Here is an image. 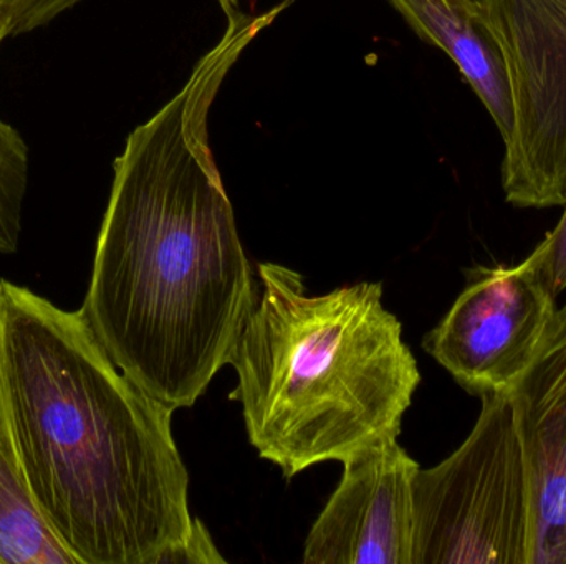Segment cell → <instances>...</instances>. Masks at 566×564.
<instances>
[{
	"label": "cell",
	"instance_id": "obj_1",
	"mask_svg": "<svg viewBox=\"0 0 566 564\" xmlns=\"http://www.w3.org/2000/svg\"><path fill=\"white\" fill-rule=\"evenodd\" d=\"M290 3L229 17L178 95L129 132L113 162L80 310L113 363L172 411L195 406L228 366L258 304L209 115L242 53Z\"/></svg>",
	"mask_w": 566,
	"mask_h": 564
},
{
	"label": "cell",
	"instance_id": "obj_2",
	"mask_svg": "<svg viewBox=\"0 0 566 564\" xmlns=\"http://www.w3.org/2000/svg\"><path fill=\"white\" fill-rule=\"evenodd\" d=\"M172 413L113 363L82 310L0 280V423L76 564H161L191 532Z\"/></svg>",
	"mask_w": 566,
	"mask_h": 564
},
{
	"label": "cell",
	"instance_id": "obj_3",
	"mask_svg": "<svg viewBox=\"0 0 566 564\" xmlns=\"http://www.w3.org/2000/svg\"><path fill=\"white\" fill-rule=\"evenodd\" d=\"M258 304L229 364L249 440L295 477L316 464L398 439L421 383L382 285L308 295L302 275L259 265Z\"/></svg>",
	"mask_w": 566,
	"mask_h": 564
},
{
	"label": "cell",
	"instance_id": "obj_4",
	"mask_svg": "<svg viewBox=\"0 0 566 564\" xmlns=\"http://www.w3.org/2000/svg\"><path fill=\"white\" fill-rule=\"evenodd\" d=\"M481 400L462 446L416 473L415 564H531V492L511 397Z\"/></svg>",
	"mask_w": 566,
	"mask_h": 564
},
{
	"label": "cell",
	"instance_id": "obj_5",
	"mask_svg": "<svg viewBox=\"0 0 566 564\" xmlns=\"http://www.w3.org/2000/svg\"><path fill=\"white\" fill-rule=\"evenodd\" d=\"M511 83L502 189L521 209L566 202V0H479Z\"/></svg>",
	"mask_w": 566,
	"mask_h": 564
},
{
	"label": "cell",
	"instance_id": "obj_6",
	"mask_svg": "<svg viewBox=\"0 0 566 564\" xmlns=\"http://www.w3.org/2000/svg\"><path fill=\"white\" fill-rule=\"evenodd\" d=\"M557 310V295L527 260L479 267L422 344L472 396L509 393Z\"/></svg>",
	"mask_w": 566,
	"mask_h": 564
},
{
	"label": "cell",
	"instance_id": "obj_7",
	"mask_svg": "<svg viewBox=\"0 0 566 564\" xmlns=\"http://www.w3.org/2000/svg\"><path fill=\"white\" fill-rule=\"evenodd\" d=\"M342 482L310 530L305 564H415V477L388 440L343 462Z\"/></svg>",
	"mask_w": 566,
	"mask_h": 564
},
{
	"label": "cell",
	"instance_id": "obj_8",
	"mask_svg": "<svg viewBox=\"0 0 566 564\" xmlns=\"http://www.w3.org/2000/svg\"><path fill=\"white\" fill-rule=\"evenodd\" d=\"M507 394L531 492V564H566V304Z\"/></svg>",
	"mask_w": 566,
	"mask_h": 564
},
{
	"label": "cell",
	"instance_id": "obj_9",
	"mask_svg": "<svg viewBox=\"0 0 566 564\" xmlns=\"http://www.w3.org/2000/svg\"><path fill=\"white\" fill-rule=\"evenodd\" d=\"M426 42L441 49L458 66L501 132L514 125L511 83L501 46L481 12L444 0H389Z\"/></svg>",
	"mask_w": 566,
	"mask_h": 564
},
{
	"label": "cell",
	"instance_id": "obj_10",
	"mask_svg": "<svg viewBox=\"0 0 566 564\" xmlns=\"http://www.w3.org/2000/svg\"><path fill=\"white\" fill-rule=\"evenodd\" d=\"M0 564H76L40 515L0 423Z\"/></svg>",
	"mask_w": 566,
	"mask_h": 564
},
{
	"label": "cell",
	"instance_id": "obj_11",
	"mask_svg": "<svg viewBox=\"0 0 566 564\" xmlns=\"http://www.w3.org/2000/svg\"><path fill=\"white\" fill-rule=\"evenodd\" d=\"M29 188V146L0 118V254H13L22 232L23 202Z\"/></svg>",
	"mask_w": 566,
	"mask_h": 564
},
{
	"label": "cell",
	"instance_id": "obj_12",
	"mask_svg": "<svg viewBox=\"0 0 566 564\" xmlns=\"http://www.w3.org/2000/svg\"><path fill=\"white\" fill-rule=\"evenodd\" d=\"M525 260L541 274L557 297L566 290V202L564 214L554 231L548 232Z\"/></svg>",
	"mask_w": 566,
	"mask_h": 564
},
{
	"label": "cell",
	"instance_id": "obj_13",
	"mask_svg": "<svg viewBox=\"0 0 566 564\" xmlns=\"http://www.w3.org/2000/svg\"><path fill=\"white\" fill-rule=\"evenodd\" d=\"M165 563H226V560L219 555L201 520L195 519L191 532L188 533L185 542L166 553L165 558L161 560V564Z\"/></svg>",
	"mask_w": 566,
	"mask_h": 564
},
{
	"label": "cell",
	"instance_id": "obj_14",
	"mask_svg": "<svg viewBox=\"0 0 566 564\" xmlns=\"http://www.w3.org/2000/svg\"><path fill=\"white\" fill-rule=\"evenodd\" d=\"M22 12L25 33L52 23L83 0H7Z\"/></svg>",
	"mask_w": 566,
	"mask_h": 564
},
{
	"label": "cell",
	"instance_id": "obj_15",
	"mask_svg": "<svg viewBox=\"0 0 566 564\" xmlns=\"http://www.w3.org/2000/svg\"><path fill=\"white\" fill-rule=\"evenodd\" d=\"M22 33H25L22 12L7 0H0V45L9 36L22 35Z\"/></svg>",
	"mask_w": 566,
	"mask_h": 564
},
{
	"label": "cell",
	"instance_id": "obj_16",
	"mask_svg": "<svg viewBox=\"0 0 566 564\" xmlns=\"http://www.w3.org/2000/svg\"><path fill=\"white\" fill-rule=\"evenodd\" d=\"M444 2L461 7V9L471 10V12H479L481 10V2L479 0H444Z\"/></svg>",
	"mask_w": 566,
	"mask_h": 564
},
{
	"label": "cell",
	"instance_id": "obj_17",
	"mask_svg": "<svg viewBox=\"0 0 566 564\" xmlns=\"http://www.w3.org/2000/svg\"><path fill=\"white\" fill-rule=\"evenodd\" d=\"M219 6H221L222 12L226 13V17L235 15V13L241 12L239 10V0H218Z\"/></svg>",
	"mask_w": 566,
	"mask_h": 564
}]
</instances>
